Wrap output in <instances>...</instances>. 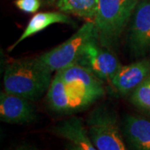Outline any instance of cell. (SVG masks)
I'll return each mask as SVG.
<instances>
[{"mask_svg":"<svg viewBox=\"0 0 150 150\" xmlns=\"http://www.w3.org/2000/svg\"><path fill=\"white\" fill-rule=\"evenodd\" d=\"M53 72L38 58L17 59L9 63L4 74V91L36 101L47 93Z\"/></svg>","mask_w":150,"mask_h":150,"instance_id":"obj_1","label":"cell"},{"mask_svg":"<svg viewBox=\"0 0 150 150\" xmlns=\"http://www.w3.org/2000/svg\"><path fill=\"white\" fill-rule=\"evenodd\" d=\"M140 0H98L93 20L98 43L114 50Z\"/></svg>","mask_w":150,"mask_h":150,"instance_id":"obj_2","label":"cell"},{"mask_svg":"<svg viewBox=\"0 0 150 150\" xmlns=\"http://www.w3.org/2000/svg\"><path fill=\"white\" fill-rule=\"evenodd\" d=\"M95 41L98 36L94 22L88 21L69 39L37 58L48 69L56 73L77 64L87 45Z\"/></svg>","mask_w":150,"mask_h":150,"instance_id":"obj_3","label":"cell"},{"mask_svg":"<svg viewBox=\"0 0 150 150\" xmlns=\"http://www.w3.org/2000/svg\"><path fill=\"white\" fill-rule=\"evenodd\" d=\"M86 125L98 150H129L123 140L117 114L109 108L103 105L95 108L88 115Z\"/></svg>","mask_w":150,"mask_h":150,"instance_id":"obj_4","label":"cell"},{"mask_svg":"<svg viewBox=\"0 0 150 150\" xmlns=\"http://www.w3.org/2000/svg\"><path fill=\"white\" fill-rule=\"evenodd\" d=\"M46 103L51 112L69 115L84 110L93 102L75 88L68 85L56 73L46 93Z\"/></svg>","mask_w":150,"mask_h":150,"instance_id":"obj_5","label":"cell"},{"mask_svg":"<svg viewBox=\"0 0 150 150\" xmlns=\"http://www.w3.org/2000/svg\"><path fill=\"white\" fill-rule=\"evenodd\" d=\"M127 43L134 58L150 56V0H140L131 18Z\"/></svg>","mask_w":150,"mask_h":150,"instance_id":"obj_6","label":"cell"},{"mask_svg":"<svg viewBox=\"0 0 150 150\" xmlns=\"http://www.w3.org/2000/svg\"><path fill=\"white\" fill-rule=\"evenodd\" d=\"M77 64L90 70L103 82L109 83L123 66L111 50L102 47L98 41L87 45Z\"/></svg>","mask_w":150,"mask_h":150,"instance_id":"obj_7","label":"cell"},{"mask_svg":"<svg viewBox=\"0 0 150 150\" xmlns=\"http://www.w3.org/2000/svg\"><path fill=\"white\" fill-rule=\"evenodd\" d=\"M56 73L68 85L75 88L93 103L105 93L103 82L82 65L74 64Z\"/></svg>","mask_w":150,"mask_h":150,"instance_id":"obj_8","label":"cell"},{"mask_svg":"<svg viewBox=\"0 0 150 150\" xmlns=\"http://www.w3.org/2000/svg\"><path fill=\"white\" fill-rule=\"evenodd\" d=\"M0 119L9 124H29L37 120L38 113L32 101L2 91L0 93Z\"/></svg>","mask_w":150,"mask_h":150,"instance_id":"obj_9","label":"cell"},{"mask_svg":"<svg viewBox=\"0 0 150 150\" xmlns=\"http://www.w3.org/2000/svg\"><path fill=\"white\" fill-rule=\"evenodd\" d=\"M150 75V56L121 67L111 81L118 94L125 96L132 93Z\"/></svg>","mask_w":150,"mask_h":150,"instance_id":"obj_10","label":"cell"},{"mask_svg":"<svg viewBox=\"0 0 150 150\" xmlns=\"http://www.w3.org/2000/svg\"><path fill=\"white\" fill-rule=\"evenodd\" d=\"M121 131L129 150H150V120L127 114L121 123Z\"/></svg>","mask_w":150,"mask_h":150,"instance_id":"obj_11","label":"cell"},{"mask_svg":"<svg viewBox=\"0 0 150 150\" xmlns=\"http://www.w3.org/2000/svg\"><path fill=\"white\" fill-rule=\"evenodd\" d=\"M55 136L64 139L82 150H98L92 142L87 127L83 119L79 117H70L64 119L50 129Z\"/></svg>","mask_w":150,"mask_h":150,"instance_id":"obj_12","label":"cell"},{"mask_svg":"<svg viewBox=\"0 0 150 150\" xmlns=\"http://www.w3.org/2000/svg\"><path fill=\"white\" fill-rule=\"evenodd\" d=\"M55 23L74 25V22L70 17L68 16V14L62 13L60 11L43 12V13H36L31 18L24 31L20 35V37L17 39L16 42L11 47H9L8 50L12 51L13 48H16L19 43L23 42L26 38L43 31L45 28Z\"/></svg>","mask_w":150,"mask_h":150,"instance_id":"obj_13","label":"cell"},{"mask_svg":"<svg viewBox=\"0 0 150 150\" xmlns=\"http://www.w3.org/2000/svg\"><path fill=\"white\" fill-rule=\"evenodd\" d=\"M54 5L66 14L93 21L98 12V0H56Z\"/></svg>","mask_w":150,"mask_h":150,"instance_id":"obj_14","label":"cell"},{"mask_svg":"<svg viewBox=\"0 0 150 150\" xmlns=\"http://www.w3.org/2000/svg\"><path fill=\"white\" fill-rule=\"evenodd\" d=\"M129 99L137 108L150 114V75L131 93Z\"/></svg>","mask_w":150,"mask_h":150,"instance_id":"obj_15","label":"cell"},{"mask_svg":"<svg viewBox=\"0 0 150 150\" xmlns=\"http://www.w3.org/2000/svg\"><path fill=\"white\" fill-rule=\"evenodd\" d=\"M14 4L19 10L27 13H36L43 4L41 0H15Z\"/></svg>","mask_w":150,"mask_h":150,"instance_id":"obj_16","label":"cell"},{"mask_svg":"<svg viewBox=\"0 0 150 150\" xmlns=\"http://www.w3.org/2000/svg\"><path fill=\"white\" fill-rule=\"evenodd\" d=\"M13 150H39L36 147L33 146V145L27 144H23L17 146L16 148H14Z\"/></svg>","mask_w":150,"mask_h":150,"instance_id":"obj_17","label":"cell"},{"mask_svg":"<svg viewBox=\"0 0 150 150\" xmlns=\"http://www.w3.org/2000/svg\"><path fill=\"white\" fill-rule=\"evenodd\" d=\"M44 5H53L55 4L56 0H41Z\"/></svg>","mask_w":150,"mask_h":150,"instance_id":"obj_18","label":"cell"},{"mask_svg":"<svg viewBox=\"0 0 150 150\" xmlns=\"http://www.w3.org/2000/svg\"><path fill=\"white\" fill-rule=\"evenodd\" d=\"M69 150H82V149H79V148L78 146H76V145L71 144L70 145Z\"/></svg>","mask_w":150,"mask_h":150,"instance_id":"obj_19","label":"cell"}]
</instances>
